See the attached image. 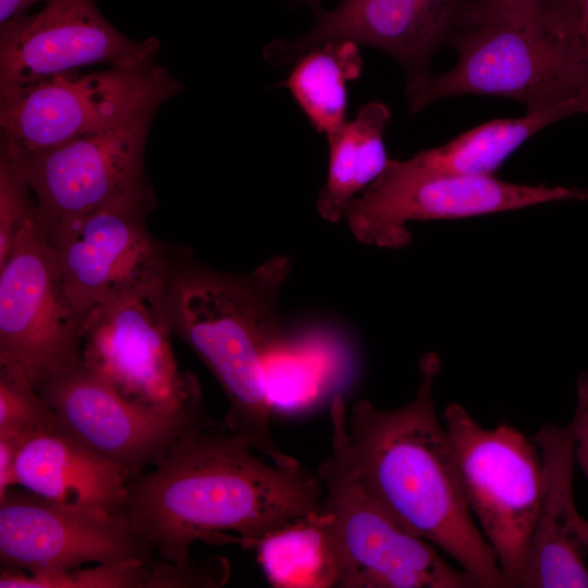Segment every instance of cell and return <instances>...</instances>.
<instances>
[{"label":"cell","mask_w":588,"mask_h":588,"mask_svg":"<svg viewBox=\"0 0 588 588\" xmlns=\"http://www.w3.org/2000/svg\"><path fill=\"white\" fill-rule=\"evenodd\" d=\"M215 419L179 437L151 470L130 475L122 513L159 559L184 562L196 541L248 549L321 510L324 489L302 465L265 462Z\"/></svg>","instance_id":"cell-1"},{"label":"cell","mask_w":588,"mask_h":588,"mask_svg":"<svg viewBox=\"0 0 588 588\" xmlns=\"http://www.w3.org/2000/svg\"><path fill=\"white\" fill-rule=\"evenodd\" d=\"M440 369L438 354L422 356L416 394L400 407L356 402L346 419L345 448L365 488L404 528L451 556L477 588H507L465 502L436 411L433 384Z\"/></svg>","instance_id":"cell-2"},{"label":"cell","mask_w":588,"mask_h":588,"mask_svg":"<svg viewBox=\"0 0 588 588\" xmlns=\"http://www.w3.org/2000/svg\"><path fill=\"white\" fill-rule=\"evenodd\" d=\"M291 268L290 257L275 255L249 273L231 274L174 249L162 287L173 336L197 354L228 397L221 422L283 467L296 460L272 438L268 369L290 346L279 317V294Z\"/></svg>","instance_id":"cell-3"},{"label":"cell","mask_w":588,"mask_h":588,"mask_svg":"<svg viewBox=\"0 0 588 588\" xmlns=\"http://www.w3.org/2000/svg\"><path fill=\"white\" fill-rule=\"evenodd\" d=\"M473 0L448 45L457 52L449 71L406 84L409 110L458 95H489L523 103L526 112H588V68L535 5L489 13Z\"/></svg>","instance_id":"cell-4"},{"label":"cell","mask_w":588,"mask_h":588,"mask_svg":"<svg viewBox=\"0 0 588 588\" xmlns=\"http://www.w3.org/2000/svg\"><path fill=\"white\" fill-rule=\"evenodd\" d=\"M332 452L320 464L321 509L332 522L342 588H477L429 541L404 528L365 488L344 443L346 416L331 404Z\"/></svg>","instance_id":"cell-5"},{"label":"cell","mask_w":588,"mask_h":588,"mask_svg":"<svg viewBox=\"0 0 588 588\" xmlns=\"http://www.w3.org/2000/svg\"><path fill=\"white\" fill-rule=\"evenodd\" d=\"M442 418L465 502L507 588H520L544 488L539 448L515 427L485 428L458 403Z\"/></svg>","instance_id":"cell-6"},{"label":"cell","mask_w":588,"mask_h":588,"mask_svg":"<svg viewBox=\"0 0 588 588\" xmlns=\"http://www.w3.org/2000/svg\"><path fill=\"white\" fill-rule=\"evenodd\" d=\"M182 83L156 60L103 71H73L0 91L2 147L29 152L119 125L160 108Z\"/></svg>","instance_id":"cell-7"},{"label":"cell","mask_w":588,"mask_h":588,"mask_svg":"<svg viewBox=\"0 0 588 588\" xmlns=\"http://www.w3.org/2000/svg\"><path fill=\"white\" fill-rule=\"evenodd\" d=\"M166 277L125 289L87 315L79 365L139 406L172 414L203 411L198 380L179 367L173 353L162 306Z\"/></svg>","instance_id":"cell-8"},{"label":"cell","mask_w":588,"mask_h":588,"mask_svg":"<svg viewBox=\"0 0 588 588\" xmlns=\"http://www.w3.org/2000/svg\"><path fill=\"white\" fill-rule=\"evenodd\" d=\"M588 200V188L509 183L493 174H442L390 159L384 171L348 205L344 219L366 245L401 249L411 221L463 218L561 201Z\"/></svg>","instance_id":"cell-9"},{"label":"cell","mask_w":588,"mask_h":588,"mask_svg":"<svg viewBox=\"0 0 588 588\" xmlns=\"http://www.w3.org/2000/svg\"><path fill=\"white\" fill-rule=\"evenodd\" d=\"M84 321L35 218L0 265V373L37 390L78 366Z\"/></svg>","instance_id":"cell-10"},{"label":"cell","mask_w":588,"mask_h":588,"mask_svg":"<svg viewBox=\"0 0 588 588\" xmlns=\"http://www.w3.org/2000/svg\"><path fill=\"white\" fill-rule=\"evenodd\" d=\"M155 206L147 180L46 238L63 289L84 320L114 294L167 274L174 249L148 230Z\"/></svg>","instance_id":"cell-11"},{"label":"cell","mask_w":588,"mask_h":588,"mask_svg":"<svg viewBox=\"0 0 588 588\" xmlns=\"http://www.w3.org/2000/svg\"><path fill=\"white\" fill-rule=\"evenodd\" d=\"M158 109H145L108 130L35 151L14 152L0 146L30 186L36 225L45 238L148 180L145 148Z\"/></svg>","instance_id":"cell-12"},{"label":"cell","mask_w":588,"mask_h":588,"mask_svg":"<svg viewBox=\"0 0 588 588\" xmlns=\"http://www.w3.org/2000/svg\"><path fill=\"white\" fill-rule=\"evenodd\" d=\"M125 515L62 504L15 486L0 498L1 567L51 574L87 564L156 559Z\"/></svg>","instance_id":"cell-13"},{"label":"cell","mask_w":588,"mask_h":588,"mask_svg":"<svg viewBox=\"0 0 588 588\" xmlns=\"http://www.w3.org/2000/svg\"><path fill=\"white\" fill-rule=\"evenodd\" d=\"M157 37L132 39L95 0H51L34 13L0 23V91L84 66H135L156 60Z\"/></svg>","instance_id":"cell-14"},{"label":"cell","mask_w":588,"mask_h":588,"mask_svg":"<svg viewBox=\"0 0 588 588\" xmlns=\"http://www.w3.org/2000/svg\"><path fill=\"white\" fill-rule=\"evenodd\" d=\"M37 391L64 430L130 475L154 467L179 437L212 420L205 409L172 414L134 404L81 365Z\"/></svg>","instance_id":"cell-15"},{"label":"cell","mask_w":588,"mask_h":588,"mask_svg":"<svg viewBox=\"0 0 588 588\" xmlns=\"http://www.w3.org/2000/svg\"><path fill=\"white\" fill-rule=\"evenodd\" d=\"M470 0H342L317 13L305 35L275 40L265 52L272 63H293L309 48L350 39L380 49L405 70L407 83L427 76L436 52L461 26Z\"/></svg>","instance_id":"cell-16"},{"label":"cell","mask_w":588,"mask_h":588,"mask_svg":"<svg viewBox=\"0 0 588 588\" xmlns=\"http://www.w3.org/2000/svg\"><path fill=\"white\" fill-rule=\"evenodd\" d=\"M577 414L566 426L546 425L532 437L544 488L520 588H588L586 550L573 529Z\"/></svg>","instance_id":"cell-17"},{"label":"cell","mask_w":588,"mask_h":588,"mask_svg":"<svg viewBox=\"0 0 588 588\" xmlns=\"http://www.w3.org/2000/svg\"><path fill=\"white\" fill-rule=\"evenodd\" d=\"M130 474L64 430L59 420L26 437L15 485L62 504L121 513Z\"/></svg>","instance_id":"cell-18"},{"label":"cell","mask_w":588,"mask_h":588,"mask_svg":"<svg viewBox=\"0 0 588 588\" xmlns=\"http://www.w3.org/2000/svg\"><path fill=\"white\" fill-rule=\"evenodd\" d=\"M390 120L391 112L384 103L368 102L353 120H346L327 136V179L316 201L324 221L333 223L344 218L350 203L387 168L390 159L383 136Z\"/></svg>","instance_id":"cell-19"},{"label":"cell","mask_w":588,"mask_h":588,"mask_svg":"<svg viewBox=\"0 0 588 588\" xmlns=\"http://www.w3.org/2000/svg\"><path fill=\"white\" fill-rule=\"evenodd\" d=\"M253 549L273 587H339L336 542L331 517L322 509L268 534Z\"/></svg>","instance_id":"cell-20"},{"label":"cell","mask_w":588,"mask_h":588,"mask_svg":"<svg viewBox=\"0 0 588 588\" xmlns=\"http://www.w3.org/2000/svg\"><path fill=\"white\" fill-rule=\"evenodd\" d=\"M281 84L289 89L309 124L326 136L346 121L347 84L363 70L359 44L328 40L303 52Z\"/></svg>","instance_id":"cell-21"},{"label":"cell","mask_w":588,"mask_h":588,"mask_svg":"<svg viewBox=\"0 0 588 588\" xmlns=\"http://www.w3.org/2000/svg\"><path fill=\"white\" fill-rule=\"evenodd\" d=\"M563 118L565 114L559 111H538L518 118L495 119L441 146L419 151L406 161L431 173L493 174L526 139Z\"/></svg>","instance_id":"cell-22"},{"label":"cell","mask_w":588,"mask_h":588,"mask_svg":"<svg viewBox=\"0 0 588 588\" xmlns=\"http://www.w3.org/2000/svg\"><path fill=\"white\" fill-rule=\"evenodd\" d=\"M148 565L132 560L78 566L51 574L1 567L0 588H145Z\"/></svg>","instance_id":"cell-23"},{"label":"cell","mask_w":588,"mask_h":588,"mask_svg":"<svg viewBox=\"0 0 588 588\" xmlns=\"http://www.w3.org/2000/svg\"><path fill=\"white\" fill-rule=\"evenodd\" d=\"M57 422V415L35 388L0 373V439L22 442Z\"/></svg>","instance_id":"cell-24"},{"label":"cell","mask_w":588,"mask_h":588,"mask_svg":"<svg viewBox=\"0 0 588 588\" xmlns=\"http://www.w3.org/2000/svg\"><path fill=\"white\" fill-rule=\"evenodd\" d=\"M30 186L16 163L0 149V265L9 256L17 237L36 218Z\"/></svg>","instance_id":"cell-25"},{"label":"cell","mask_w":588,"mask_h":588,"mask_svg":"<svg viewBox=\"0 0 588 588\" xmlns=\"http://www.w3.org/2000/svg\"><path fill=\"white\" fill-rule=\"evenodd\" d=\"M145 588H220L230 577L229 561L219 555L194 558L177 563L156 558Z\"/></svg>","instance_id":"cell-26"},{"label":"cell","mask_w":588,"mask_h":588,"mask_svg":"<svg viewBox=\"0 0 588 588\" xmlns=\"http://www.w3.org/2000/svg\"><path fill=\"white\" fill-rule=\"evenodd\" d=\"M535 7L588 68V0H538Z\"/></svg>","instance_id":"cell-27"},{"label":"cell","mask_w":588,"mask_h":588,"mask_svg":"<svg viewBox=\"0 0 588 588\" xmlns=\"http://www.w3.org/2000/svg\"><path fill=\"white\" fill-rule=\"evenodd\" d=\"M576 464L588 479V371L577 380Z\"/></svg>","instance_id":"cell-28"},{"label":"cell","mask_w":588,"mask_h":588,"mask_svg":"<svg viewBox=\"0 0 588 588\" xmlns=\"http://www.w3.org/2000/svg\"><path fill=\"white\" fill-rule=\"evenodd\" d=\"M21 441L0 439V498L15 487V461Z\"/></svg>","instance_id":"cell-29"},{"label":"cell","mask_w":588,"mask_h":588,"mask_svg":"<svg viewBox=\"0 0 588 588\" xmlns=\"http://www.w3.org/2000/svg\"><path fill=\"white\" fill-rule=\"evenodd\" d=\"M536 1L538 0H473V4L483 12L501 13L529 8Z\"/></svg>","instance_id":"cell-30"},{"label":"cell","mask_w":588,"mask_h":588,"mask_svg":"<svg viewBox=\"0 0 588 588\" xmlns=\"http://www.w3.org/2000/svg\"><path fill=\"white\" fill-rule=\"evenodd\" d=\"M51 0H0V23L26 13V11L38 2H48Z\"/></svg>","instance_id":"cell-31"},{"label":"cell","mask_w":588,"mask_h":588,"mask_svg":"<svg viewBox=\"0 0 588 588\" xmlns=\"http://www.w3.org/2000/svg\"><path fill=\"white\" fill-rule=\"evenodd\" d=\"M573 529L588 553V519L584 518L578 511L573 518Z\"/></svg>","instance_id":"cell-32"},{"label":"cell","mask_w":588,"mask_h":588,"mask_svg":"<svg viewBox=\"0 0 588 588\" xmlns=\"http://www.w3.org/2000/svg\"><path fill=\"white\" fill-rule=\"evenodd\" d=\"M301 2H304V3H307L308 5H310L311 8L315 9V11L318 13V8L320 9V3H319V0H298ZM321 10V9H320Z\"/></svg>","instance_id":"cell-33"}]
</instances>
